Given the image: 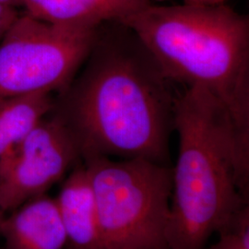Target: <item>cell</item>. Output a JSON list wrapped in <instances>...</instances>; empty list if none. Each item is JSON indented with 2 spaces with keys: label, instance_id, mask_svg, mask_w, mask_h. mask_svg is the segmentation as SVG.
Returning a JSON list of instances; mask_svg holds the SVG:
<instances>
[{
  "label": "cell",
  "instance_id": "cell-14",
  "mask_svg": "<svg viewBox=\"0 0 249 249\" xmlns=\"http://www.w3.org/2000/svg\"><path fill=\"white\" fill-rule=\"evenodd\" d=\"M185 1L191 2V3L205 4V5H221V4H225L227 0H185Z\"/></svg>",
  "mask_w": 249,
  "mask_h": 249
},
{
  "label": "cell",
  "instance_id": "cell-15",
  "mask_svg": "<svg viewBox=\"0 0 249 249\" xmlns=\"http://www.w3.org/2000/svg\"><path fill=\"white\" fill-rule=\"evenodd\" d=\"M22 2L23 0H0V5L17 9L18 7H22Z\"/></svg>",
  "mask_w": 249,
  "mask_h": 249
},
{
  "label": "cell",
  "instance_id": "cell-3",
  "mask_svg": "<svg viewBox=\"0 0 249 249\" xmlns=\"http://www.w3.org/2000/svg\"><path fill=\"white\" fill-rule=\"evenodd\" d=\"M178 156L167 226L170 249H204L249 204V153L230 118L208 92L184 88L176 99Z\"/></svg>",
  "mask_w": 249,
  "mask_h": 249
},
{
  "label": "cell",
  "instance_id": "cell-6",
  "mask_svg": "<svg viewBox=\"0 0 249 249\" xmlns=\"http://www.w3.org/2000/svg\"><path fill=\"white\" fill-rule=\"evenodd\" d=\"M80 159L79 142L62 117H44L0 165L2 211L45 195Z\"/></svg>",
  "mask_w": 249,
  "mask_h": 249
},
{
  "label": "cell",
  "instance_id": "cell-5",
  "mask_svg": "<svg viewBox=\"0 0 249 249\" xmlns=\"http://www.w3.org/2000/svg\"><path fill=\"white\" fill-rule=\"evenodd\" d=\"M99 28L18 15L0 40V98L67 89L95 44Z\"/></svg>",
  "mask_w": 249,
  "mask_h": 249
},
{
  "label": "cell",
  "instance_id": "cell-4",
  "mask_svg": "<svg viewBox=\"0 0 249 249\" xmlns=\"http://www.w3.org/2000/svg\"><path fill=\"white\" fill-rule=\"evenodd\" d=\"M104 249H170L173 167L144 158L83 159Z\"/></svg>",
  "mask_w": 249,
  "mask_h": 249
},
{
  "label": "cell",
  "instance_id": "cell-2",
  "mask_svg": "<svg viewBox=\"0 0 249 249\" xmlns=\"http://www.w3.org/2000/svg\"><path fill=\"white\" fill-rule=\"evenodd\" d=\"M163 75L208 92L249 151V19L225 4L150 3L120 22Z\"/></svg>",
  "mask_w": 249,
  "mask_h": 249
},
{
  "label": "cell",
  "instance_id": "cell-1",
  "mask_svg": "<svg viewBox=\"0 0 249 249\" xmlns=\"http://www.w3.org/2000/svg\"><path fill=\"white\" fill-rule=\"evenodd\" d=\"M130 34L127 40L99 33L84 71L56 114L75 135L82 160L101 155L168 164L178 95Z\"/></svg>",
  "mask_w": 249,
  "mask_h": 249
},
{
  "label": "cell",
  "instance_id": "cell-12",
  "mask_svg": "<svg viewBox=\"0 0 249 249\" xmlns=\"http://www.w3.org/2000/svg\"><path fill=\"white\" fill-rule=\"evenodd\" d=\"M219 240L204 249H249V234L224 228L218 231Z\"/></svg>",
  "mask_w": 249,
  "mask_h": 249
},
{
  "label": "cell",
  "instance_id": "cell-7",
  "mask_svg": "<svg viewBox=\"0 0 249 249\" xmlns=\"http://www.w3.org/2000/svg\"><path fill=\"white\" fill-rule=\"evenodd\" d=\"M0 234L7 249H65L67 235L55 198L36 196L3 218Z\"/></svg>",
  "mask_w": 249,
  "mask_h": 249
},
{
  "label": "cell",
  "instance_id": "cell-9",
  "mask_svg": "<svg viewBox=\"0 0 249 249\" xmlns=\"http://www.w3.org/2000/svg\"><path fill=\"white\" fill-rule=\"evenodd\" d=\"M54 108L51 92L0 98V165Z\"/></svg>",
  "mask_w": 249,
  "mask_h": 249
},
{
  "label": "cell",
  "instance_id": "cell-13",
  "mask_svg": "<svg viewBox=\"0 0 249 249\" xmlns=\"http://www.w3.org/2000/svg\"><path fill=\"white\" fill-rule=\"evenodd\" d=\"M18 15L17 9L0 5V40L5 36L14 20L18 18Z\"/></svg>",
  "mask_w": 249,
  "mask_h": 249
},
{
  "label": "cell",
  "instance_id": "cell-16",
  "mask_svg": "<svg viewBox=\"0 0 249 249\" xmlns=\"http://www.w3.org/2000/svg\"><path fill=\"white\" fill-rule=\"evenodd\" d=\"M2 221H3V211H2V209L0 207V226H1Z\"/></svg>",
  "mask_w": 249,
  "mask_h": 249
},
{
  "label": "cell",
  "instance_id": "cell-8",
  "mask_svg": "<svg viewBox=\"0 0 249 249\" xmlns=\"http://www.w3.org/2000/svg\"><path fill=\"white\" fill-rule=\"evenodd\" d=\"M54 198L67 235L65 249H104L94 195L84 163L76 165Z\"/></svg>",
  "mask_w": 249,
  "mask_h": 249
},
{
  "label": "cell",
  "instance_id": "cell-11",
  "mask_svg": "<svg viewBox=\"0 0 249 249\" xmlns=\"http://www.w3.org/2000/svg\"><path fill=\"white\" fill-rule=\"evenodd\" d=\"M103 22L120 23L139 9L151 3L150 0H80Z\"/></svg>",
  "mask_w": 249,
  "mask_h": 249
},
{
  "label": "cell",
  "instance_id": "cell-10",
  "mask_svg": "<svg viewBox=\"0 0 249 249\" xmlns=\"http://www.w3.org/2000/svg\"><path fill=\"white\" fill-rule=\"evenodd\" d=\"M22 7L30 16L52 24L99 28L104 23L80 0H23Z\"/></svg>",
  "mask_w": 249,
  "mask_h": 249
}]
</instances>
